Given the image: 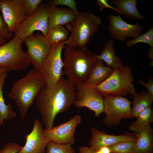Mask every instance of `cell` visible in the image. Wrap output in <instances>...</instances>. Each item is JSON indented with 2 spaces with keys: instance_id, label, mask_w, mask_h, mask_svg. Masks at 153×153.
Listing matches in <instances>:
<instances>
[{
  "instance_id": "6da1fadb",
  "label": "cell",
  "mask_w": 153,
  "mask_h": 153,
  "mask_svg": "<svg viewBox=\"0 0 153 153\" xmlns=\"http://www.w3.org/2000/svg\"><path fill=\"white\" fill-rule=\"evenodd\" d=\"M76 91V86L63 76L51 88L44 84L42 86L36 97V103L44 129L53 127L57 115L73 104Z\"/></svg>"
},
{
  "instance_id": "7a4b0ae2",
  "label": "cell",
  "mask_w": 153,
  "mask_h": 153,
  "mask_svg": "<svg viewBox=\"0 0 153 153\" xmlns=\"http://www.w3.org/2000/svg\"><path fill=\"white\" fill-rule=\"evenodd\" d=\"M63 48V72L67 79L76 86L86 82L96 63L97 55L87 45Z\"/></svg>"
},
{
  "instance_id": "3957f363",
  "label": "cell",
  "mask_w": 153,
  "mask_h": 153,
  "mask_svg": "<svg viewBox=\"0 0 153 153\" xmlns=\"http://www.w3.org/2000/svg\"><path fill=\"white\" fill-rule=\"evenodd\" d=\"M44 84L42 75L34 69L30 70L25 76L14 84L7 96L16 103L21 119L25 118L27 109Z\"/></svg>"
},
{
  "instance_id": "277c9868",
  "label": "cell",
  "mask_w": 153,
  "mask_h": 153,
  "mask_svg": "<svg viewBox=\"0 0 153 153\" xmlns=\"http://www.w3.org/2000/svg\"><path fill=\"white\" fill-rule=\"evenodd\" d=\"M101 19L89 12H79L71 23V33L66 40V46L69 47H83L98 31L101 24Z\"/></svg>"
},
{
  "instance_id": "5b68a950",
  "label": "cell",
  "mask_w": 153,
  "mask_h": 153,
  "mask_svg": "<svg viewBox=\"0 0 153 153\" xmlns=\"http://www.w3.org/2000/svg\"><path fill=\"white\" fill-rule=\"evenodd\" d=\"M132 70V67L127 65L114 69L111 75L96 87L104 96L109 95L122 96L132 95L136 92L132 84L134 78Z\"/></svg>"
},
{
  "instance_id": "8992f818",
  "label": "cell",
  "mask_w": 153,
  "mask_h": 153,
  "mask_svg": "<svg viewBox=\"0 0 153 153\" xmlns=\"http://www.w3.org/2000/svg\"><path fill=\"white\" fill-rule=\"evenodd\" d=\"M66 43V40L51 44L49 52L42 65L39 71L44 78V84L48 88L55 86L64 74L61 54Z\"/></svg>"
},
{
  "instance_id": "52a82bcc",
  "label": "cell",
  "mask_w": 153,
  "mask_h": 153,
  "mask_svg": "<svg viewBox=\"0 0 153 153\" xmlns=\"http://www.w3.org/2000/svg\"><path fill=\"white\" fill-rule=\"evenodd\" d=\"M23 41L14 36L8 42L0 46V67L19 71L27 68L31 63L23 50Z\"/></svg>"
},
{
  "instance_id": "ba28073f",
  "label": "cell",
  "mask_w": 153,
  "mask_h": 153,
  "mask_svg": "<svg viewBox=\"0 0 153 153\" xmlns=\"http://www.w3.org/2000/svg\"><path fill=\"white\" fill-rule=\"evenodd\" d=\"M132 102L122 96L109 95L103 97V112L106 116L103 121L109 127L118 126L123 119L134 118L130 107Z\"/></svg>"
},
{
  "instance_id": "9c48e42d",
  "label": "cell",
  "mask_w": 153,
  "mask_h": 153,
  "mask_svg": "<svg viewBox=\"0 0 153 153\" xmlns=\"http://www.w3.org/2000/svg\"><path fill=\"white\" fill-rule=\"evenodd\" d=\"M48 7L46 3L40 4L36 11L19 25L14 33L16 36L23 40L33 34L36 31L41 32L46 37L48 31Z\"/></svg>"
},
{
  "instance_id": "30bf717a",
  "label": "cell",
  "mask_w": 153,
  "mask_h": 153,
  "mask_svg": "<svg viewBox=\"0 0 153 153\" xmlns=\"http://www.w3.org/2000/svg\"><path fill=\"white\" fill-rule=\"evenodd\" d=\"M76 99L73 105L77 108L86 107L99 116L103 112V95L96 86L87 82L76 86Z\"/></svg>"
},
{
  "instance_id": "8fae6325",
  "label": "cell",
  "mask_w": 153,
  "mask_h": 153,
  "mask_svg": "<svg viewBox=\"0 0 153 153\" xmlns=\"http://www.w3.org/2000/svg\"><path fill=\"white\" fill-rule=\"evenodd\" d=\"M27 46V56L34 69L39 71L50 49L51 44L42 33L37 32L25 38L23 41Z\"/></svg>"
},
{
  "instance_id": "7c38bea8",
  "label": "cell",
  "mask_w": 153,
  "mask_h": 153,
  "mask_svg": "<svg viewBox=\"0 0 153 153\" xmlns=\"http://www.w3.org/2000/svg\"><path fill=\"white\" fill-rule=\"evenodd\" d=\"M81 120L80 116L76 115L66 122L49 129H44V133L49 141L72 145L75 142V130Z\"/></svg>"
},
{
  "instance_id": "4fadbf2b",
  "label": "cell",
  "mask_w": 153,
  "mask_h": 153,
  "mask_svg": "<svg viewBox=\"0 0 153 153\" xmlns=\"http://www.w3.org/2000/svg\"><path fill=\"white\" fill-rule=\"evenodd\" d=\"M10 31L14 33L27 17L22 0H0V11Z\"/></svg>"
},
{
  "instance_id": "5bb4252c",
  "label": "cell",
  "mask_w": 153,
  "mask_h": 153,
  "mask_svg": "<svg viewBox=\"0 0 153 153\" xmlns=\"http://www.w3.org/2000/svg\"><path fill=\"white\" fill-rule=\"evenodd\" d=\"M108 18L110 22L109 31L113 39L123 41L128 37L134 39L143 30V27L139 23L128 24L122 20L120 14H110Z\"/></svg>"
},
{
  "instance_id": "9a60e30c",
  "label": "cell",
  "mask_w": 153,
  "mask_h": 153,
  "mask_svg": "<svg viewBox=\"0 0 153 153\" xmlns=\"http://www.w3.org/2000/svg\"><path fill=\"white\" fill-rule=\"evenodd\" d=\"M31 132L25 136L26 142L21 150L17 153H45L49 141L44 135L42 125L35 119Z\"/></svg>"
},
{
  "instance_id": "2e32d148",
  "label": "cell",
  "mask_w": 153,
  "mask_h": 153,
  "mask_svg": "<svg viewBox=\"0 0 153 153\" xmlns=\"http://www.w3.org/2000/svg\"><path fill=\"white\" fill-rule=\"evenodd\" d=\"M91 135L89 143L93 152L103 147H109L122 141L136 140L137 138L135 134L129 133L120 135L108 134L94 127L92 128Z\"/></svg>"
},
{
  "instance_id": "e0dca14e",
  "label": "cell",
  "mask_w": 153,
  "mask_h": 153,
  "mask_svg": "<svg viewBox=\"0 0 153 153\" xmlns=\"http://www.w3.org/2000/svg\"><path fill=\"white\" fill-rule=\"evenodd\" d=\"M48 7V30L58 25L72 23L76 15L70 8H58L46 3Z\"/></svg>"
},
{
  "instance_id": "ac0fdd59",
  "label": "cell",
  "mask_w": 153,
  "mask_h": 153,
  "mask_svg": "<svg viewBox=\"0 0 153 153\" xmlns=\"http://www.w3.org/2000/svg\"><path fill=\"white\" fill-rule=\"evenodd\" d=\"M135 134V146L133 153H153V130L150 125L139 131Z\"/></svg>"
},
{
  "instance_id": "d6986e66",
  "label": "cell",
  "mask_w": 153,
  "mask_h": 153,
  "mask_svg": "<svg viewBox=\"0 0 153 153\" xmlns=\"http://www.w3.org/2000/svg\"><path fill=\"white\" fill-rule=\"evenodd\" d=\"M137 0H111L109 3L114 5L120 12V15L129 19H140L145 22L146 19L140 14L136 5Z\"/></svg>"
},
{
  "instance_id": "ffe728a7",
  "label": "cell",
  "mask_w": 153,
  "mask_h": 153,
  "mask_svg": "<svg viewBox=\"0 0 153 153\" xmlns=\"http://www.w3.org/2000/svg\"><path fill=\"white\" fill-rule=\"evenodd\" d=\"M114 42L112 38L108 40L104 45L103 50L97 55V59L104 61L109 67L115 69L122 68L124 65L120 58L115 53Z\"/></svg>"
},
{
  "instance_id": "44dd1931",
  "label": "cell",
  "mask_w": 153,
  "mask_h": 153,
  "mask_svg": "<svg viewBox=\"0 0 153 153\" xmlns=\"http://www.w3.org/2000/svg\"><path fill=\"white\" fill-rule=\"evenodd\" d=\"M114 69L104 65L103 61L97 60L86 82L95 86L103 83L112 74Z\"/></svg>"
},
{
  "instance_id": "7402d4cb",
  "label": "cell",
  "mask_w": 153,
  "mask_h": 153,
  "mask_svg": "<svg viewBox=\"0 0 153 153\" xmlns=\"http://www.w3.org/2000/svg\"><path fill=\"white\" fill-rule=\"evenodd\" d=\"M131 95L133 98L131 113L134 117L137 118L141 111L151 107L153 101V97L146 91L143 90L139 92H135Z\"/></svg>"
},
{
  "instance_id": "603a6c76",
  "label": "cell",
  "mask_w": 153,
  "mask_h": 153,
  "mask_svg": "<svg viewBox=\"0 0 153 153\" xmlns=\"http://www.w3.org/2000/svg\"><path fill=\"white\" fill-rule=\"evenodd\" d=\"M7 75V72L0 74V125L4 124V120L7 121L15 118L16 117L11 104L6 105L3 98L2 88Z\"/></svg>"
},
{
  "instance_id": "cb8c5ba5",
  "label": "cell",
  "mask_w": 153,
  "mask_h": 153,
  "mask_svg": "<svg viewBox=\"0 0 153 153\" xmlns=\"http://www.w3.org/2000/svg\"><path fill=\"white\" fill-rule=\"evenodd\" d=\"M137 120L129 126V129L134 131L135 134L141 128L150 125L153 122V110L151 107H147L139 113Z\"/></svg>"
},
{
  "instance_id": "d4e9b609",
  "label": "cell",
  "mask_w": 153,
  "mask_h": 153,
  "mask_svg": "<svg viewBox=\"0 0 153 153\" xmlns=\"http://www.w3.org/2000/svg\"><path fill=\"white\" fill-rule=\"evenodd\" d=\"M68 32L62 26L58 25L48 30L46 37L51 44L65 40Z\"/></svg>"
},
{
  "instance_id": "484cf974",
  "label": "cell",
  "mask_w": 153,
  "mask_h": 153,
  "mask_svg": "<svg viewBox=\"0 0 153 153\" xmlns=\"http://www.w3.org/2000/svg\"><path fill=\"white\" fill-rule=\"evenodd\" d=\"M136 140L121 141L108 147L111 153H133Z\"/></svg>"
},
{
  "instance_id": "4316f807",
  "label": "cell",
  "mask_w": 153,
  "mask_h": 153,
  "mask_svg": "<svg viewBox=\"0 0 153 153\" xmlns=\"http://www.w3.org/2000/svg\"><path fill=\"white\" fill-rule=\"evenodd\" d=\"M46 153H76L72 145L60 144L49 141L47 144Z\"/></svg>"
},
{
  "instance_id": "83f0119b",
  "label": "cell",
  "mask_w": 153,
  "mask_h": 153,
  "mask_svg": "<svg viewBox=\"0 0 153 153\" xmlns=\"http://www.w3.org/2000/svg\"><path fill=\"white\" fill-rule=\"evenodd\" d=\"M143 42L153 47V28H150L145 33L139 35L132 40L127 41L126 43L128 47H132L139 42Z\"/></svg>"
},
{
  "instance_id": "f1b7e54d",
  "label": "cell",
  "mask_w": 153,
  "mask_h": 153,
  "mask_svg": "<svg viewBox=\"0 0 153 153\" xmlns=\"http://www.w3.org/2000/svg\"><path fill=\"white\" fill-rule=\"evenodd\" d=\"M42 1V0H22L25 12L27 17L36 11Z\"/></svg>"
},
{
  "instance_id": "f546056e",
  "label": "cell",
  "mask_w": 153,
  "mask_h": 153,
  "mask_svg": "<svg viewBox=\"0 0 153 153\" xmlns=\"http://www.w3.org/2000/svg\"><path fill=\"white\" fill-rule=\"evenodd\" d=\"M47 3L54 6L59 5L67 6L72 10L76 15L79 12L77 8L76 2L74 0H50Z\"/></svg>"
},
{
  "instance_id": "4dcf8cb0",
  "label": "cell",
  "mask_w": 153,
  "mask_h": 153,
  "mask_svg": "<svg viewBox=\"0 0 153 153\" xmlns=\"http://www.w3.org/2000/svg\"><path fill=\"white\" fill-rule=\"evenodd\" d=\"M14 34L10 30L0 14V38L6 40L13 38Z\"/></svg>"
},
{
  "instance_id": "1f68e13d",
  "label": "cell",
  "mask_w": 153,
  "mask_h": 153,
  "mask_svg": "<svg viewBox=\"0 0 153 153\" xmlns=\"http://www.w3.org/2000/svg\"><path fill=\"white\" fill-rule=\"evenodd\" d=\"M22 148L21 146L16 143L9 142L0 150V153H17Z\"/></svg>"
},
{
  "instance_id": "d6a6232c",
  "label": "cell",
  "mask_w": 153,
  "mask_h": 153,
  "mask_svg": "<svg viewBox=\"0 0 153 153\" xmlns=\"http://www.w3.org/2000/svg\"><path fill=\"white\" fill-rule=\"evenodd\" d=\"M148 81L147 82H144L141 79L137 80V81L140 85L145 87L147 90L148 93L153 97V79L151 75L148 76Z\"/></svg>"
},
{
  "instance_id": "836d02e7",
  "label": "cell",
  "mask_w": 153,
  "mask_h": 153,
  "mask_svg": "<svg viewBox=\"0 0 153 153\" xmlns=\"http://www.w3.org/2000/svg\"><path fill=\"white\" fill-rule=\"evenodd\" d=\"M96 1L97 4L101 10H102L104 8H107L115 11L120 15V11L116 8L110 6L108 3V0H97Z\"/></svg>"
},
{
  "instance_id": "e575fe53",
  "label": "cell",
  "mask_w": 153,
  "mask_h": 153,
  "mask_svg": "<svg viewBox=\"0 0 153 153\" xmlns=\"http://www.w3.org/2000/svg\"><path fill=\"white\" fill-rule=\"evenodd\" d=\"M93 151L88 147L82 146L78 150V153H92Z\"/></svg>"
},
{
  "instance_id": "d590c367",
  "label": "cell",
  "mask_w": 153,
  "mask_h": 153,
  "mask_svg": "<svg viewBox=\"0 0 153 153\" xmlns=\"http://www.w3.org/2000/svg\"><path fill=\"white\" fill-rule=\"evenodd\" d=\"M92 153H111L108 147H103L95 152Z\"/></svg>"
},
{
  "instance_id": "8d00e7d4",
  "label": "cell",
  "mask_w": 153,
  "mask_h": 153,
  "mask_svg": "<svg viewBox=\"0 0 153 153\" xmlns=\"http://www.w3.org/2000/svg\"><path fill=\"white\" fill-rule=\"evenodd\" d=\"M148 58L153 61V47H151L149 50L148 54Z\"/></svg>"
},
{
  "instance_id": "74e56055",
  "label": "cell",
  "mask_w": 153,
  "mask_h": 153,
  "mask_svg": "<svg viewBox=\"0 0 153 153\" xmlns=\"http://www.w3.org/2000/svg\"><path fill=\"white\" fill-rule=\"evenodd\" d=\"M11 70V69L6 67H0V74L5 71H8Z\"/></svg>"
},
{
  "instance_id": "f35d334b",
  "label": "cell",
  "mask_w": 153,
  "mask_h": 153,
  "mask_svg": "<svg viewBox=\"0 0 153 153\" xmlns=\"http://www.w3.org/2000/svg\"><path fill=\"white\" fill-rule=\"evenodd\" d=\"M6 40L0 38V46L6 43Z\"/></svg>"
}]
</instances>
